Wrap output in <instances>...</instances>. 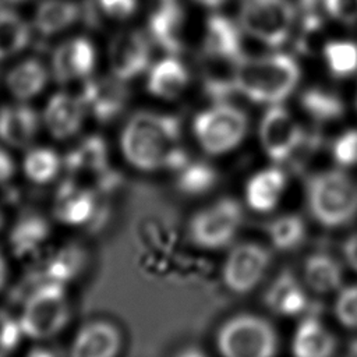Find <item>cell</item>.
<instances>
[{"label":"cell","instance_id":"obj_36","mask_svg":"<svg viewBox=\"0 0 357 357\" xmlns=\"http://www.w3.org/2000/svg\"><path fill=\"white\" fill-rule=\"evenodd\" d=\"M333 312L344 328L357 329V284L340 287L335 300Z\"/></svg>","mask_w":357,"mask_h":357},{"label":"cell","instance_id":"obj_27","mask_svg":"<svg viewBox=\"0 0 357 357\" xmlns=\"http://www.w3.org/2000/svg\"><path fill=\"white\" fill-rule=\"evenodd\" d=\"M47 81V70L38 59H28L17 64L6 77L8 91L18 99L38 95Z\"/></svg>","mask_w":357,"mask_h":357},{"label":"cell","instance_id":"obj_47","mask_svg":"<svg viewBox=\"0 0 357 357\" xmlns=\"http://www.w3.org/2000/svg\"><path fill=\"white\" fill-rule=\"evenodd\" d=\"M3 223H4V216H3V211L0 209V229L3 227Z\"/></svg>","mask_w":357,"mask_h":357},{"label":"cell","instance_id":"obj_5","mask_svg":"<svg viewBox=\"0 0 357 357\" xmlns=\"http://www.w3.org/2000/svg\"><path fill=\"white\" fill-rule=\"evenodd\" d=\"M216 344L222 357H275L278 335L266 319L243 314L222 325Z\"/></svg>","mask_w":357,"mask_h":357},{"label":"cell","instance_id":"obj_14","mask_svg":"<svg viewBox=\"0 0 357 357\" xmlns=\"http://www.w3.org/2000/svg\"><path fill=\"white\" fill-rule=\"evenodd\" d=\"M96 52L92 42L77 36L63 42L52 56L53 77L59 82H70L91 75L95 68Z\"/></svg>","mask_w":357,"mask_h":357},{"label":"cell","instance_id":"obj_15","mask_svg":"<svg viewBox=\"0 0 357 357\" xmlns=\"http://www.w3.org/2000/svg\"><path fill=\"white\" fill-rule=\"evenodd\" d=\"M86 113L81 98L59 92L49 99L43 112V123L54 139H67L79 131Z\"/></svg>","mask_w":357,"mask_h":357},{"label":"cell","instance_id":"obj_35","mask_svg":"<svg viewBox=\"0 0 357 357\" xmlns=\"http://www.w3.org/2000/svg\"><path fill=\"white\" fill-rule=\"evenodd\" d=\"M78 271V255L73 251H61L50 259L43 268V282H57L66 284L67 279L73 278Z\"/></svg>","mask_w":357,"mask_h":357},{"label":"cell","instance_id":"obj_28","mask_svg":"<svg viewBox=\"0 0 357 357\" xmlns=\"http://www.w3.org/2000/svg\"><path fill=\"white\" fill-rule=\"evenodd\" d=\"M49 223L40 216L31 215L17 222L10 234V243L18 257L35 254L49 238Z\"/></svg>","mask_w":357,"mask_h":357},{"label":"cell","instance_id":"obj_23","mask_svg":"<svg viewBox=\"0 0 357 357\" xmlns=\"http://www.w3.org/2000/svg\"><path fill=\"white\" fill-rule=\"evenodd\" d=\"M304 282L318 294L339 290L343 282L342 265L329 254H311L304 262Z\"/></svg>","mask_w":357,"mask_h":357},{"label":"cell","instance_id":"obj_20","mask_svg":"<svg viewBox=\"0 0 357 357\" xmlns=\"http://www.w3.org/2000/svg\"><path fill=\"white\" fill-rule=\"evenodd\" d=\"M202 53L204 57L240 61L244 56L236 25L222 15H212L206 22Z\"/></svg>","mask_w":357,"mask_h":357},{"label":"cell","instance_id":"obj_16","mask_svg":"<svg viewBox=\"0 0 357 357\" xmlns=\"http://www.w3.org/2000/svg\"><path fill=\"white\" fill-rule=\"evenodd\" d=\"M96 209V197L93 188L77 181L63 185L54 199V218L68 226L88 223Z\"/></svg>","mask_w":357,"mask_h":357},{"label":"cell","instance_id":"obj_26","mask_svg":"<svg viewBox=\"0 0 357 357\" xmlns=\"http://www.w3.org/2000/svg\"><path fill=\"white\" fill-rule=\"evenodd\" d=\"M188 82L185 67L173 57L160 60L153 66L148 77V89L155 96L173 99L178 96Z\"/></svg>","mask_w":357,"mask_h":357},{"label":"cell","instance_id":"obj_19","mask_svg":"<svg viewBox=\"0 0 357 357\" xmlns=\"http://www.w3.org/2000/svg\"><path fill=\"white\" fill-rule=\"evenodd\" d=\"M286 184V173L279 167L273 166L257 172L245 185L247 205L255 212L273 211L284 192Z\"/></svg>","mask_w":357,"mask_h":357},{"label":"cell","instance_id":"obj_9","mask_svg":"<svg viewBox=\"0 0 357 357\" xmlns=\"http://www.w3.org/2000/svg\"><path fill=\"white\" fill-rule=\"evenodd\" d=\"M269 264L271 254L265 247L255 243H241L230 250L223 264V283L230 291L245 294L264 279Z\"/></svg>","mask_w":357,"mask_h":357},{"label":"cell","instance_id":"obj_30","mask_svg":"<svg viewBox=\"0 0 357 357\" xmlns=\"http://www.w3.org/2000/svg\"><path fill=\"white\" fill-rule=\"evenodd\" d=\"M31 40L26 22L11 8L0 7V60L21 52Z\"/></svg>","mask_w":357,"mask_h":357},{"label":"cell","instance_id":"obj_7","mask_svg":"<svg viewBox=\"0 0 357 357\" xmlns=\"http://www.w3.org/2000/svg\"><path fill=\"white\" fill-rule=\"evenodd\" d=\"M241 223V205L233 198H222L192 216L188 233L195 245L219 250L233 241Z\"/></svg>","mask_w":357,"mask_h":357},{"label":"cell","instance_id":"obj_37","mask_svg":"<svg viewBox=\"0 0 357 357\" xmlns=\"http://www.w3.org/2000/svg\"><path fill=\"white\" fill-rule=\"evenodd\" d=\"M22 336L18 319L0 308V357H10L20 346Z\"/></svg>","mask_w":357,"mask_h":357},{"label":"cell","instance_id":"obj_8","mask_svg":"<svg viewBox=\"0 0 357 357\" xmlns=\"http://www.w3.org/2000/svg\"><path fill=\"white\" fill-rule=\"evenodd\" d=\"M293 20L289 0H243L240 10L244 31L269 46H279L287 39Z\"/></svg>","mask_w":357,"mask_h":357},{"label":"cell","instance_id":"obj_13","mask_svg":"<svg viewBox=\"0 0 357 357\" xmlns=\"http://www.w3.org/2000/svg\"><path fill=\"white\" fill-rule=\"evenodd\" d=\"M121 346L120 329L110 321L95 319L77 331L68 357H117Z\"/></svg>","mask_w":357,"mask_h":357},{"label":"cell","instance_id":"obj_43","mask_svg":"<svg viewBox=\"0 0 357 357\" xmlns=\"http://www.w3.org/2000/svg\"><path fill=\"white\" fill-rule=\"evenodd\" d=\"M7 279H8V262L3 250L0 248V290H3Z\"/></svg>","mask_w":357,"mask_h":357},{"label":"cell","instance_id":"obj_18","mask_svg":"<svg viewBox=\"0 0 357 357\" xmlns=\"http://www.w3.org/2000/svg\"><path fill=\"white\" fill-rule=\"evenodd\" d=\"M39 131V117L26 105L0 107V141L13 148H25Z\"/></svg>","mask_w":357,"mask_h":357},{"label":"cell","instance_id":"obj_11","mask_svg":"<svg viewBox=\"0 0 357 357\" xmlns=\"http://www.w3.org/2000/svg\"><path fill=\"white\" fill-rule=\"evenodd\" d=\"M79 98L96 121L107 124L124 112L130 99V89L123 79L114 75L91 78L85 82Z\"/></svg>","mask_w":357,"mask_h":357},{"label":"cell","instance_id":"obj_17","mask_svg":"<svg viewBox=\"0 0 357 357\" xmlns=\"http://www.w3.org/2000/svg\"><path fill=\"white\" fill-rule=\"evenodd\" d=\"M183 20L177 0H159L148 22L151 38L167 53L177 54L183 49Z\"/></svg>","mask_w":357,"mask_h":357},{"label":"cell","instance_id":"obj_12","mask_svg":"<svg viewBox=\"0 0 357 357\" xmlns=\"http://www.w3.org/2000/svg\"><path fill=\"white\" fill-rule=\"evenodd\" d=\"M107 56L112 74L123 81H128L144 73L149 64L148 39L135 29L121 31L113 36Z\"/></svg>","mask_w":357,"mask_h":357},{"label":"cell","instance_id":"obj_10","mask_svg":"<svg viewBox=\"0 0 357 357\" xmlns=\"http://www.w3.org/2000/svg\"><path fill=\"white\" fill-rule=\"evenodd\" d=\"M304 139V131L286 109L272 106L265 112L259 126V141L271 160L282 163L293 158Z\"/></svg>","mask_w":357,"mask_h":357},{"label":"cell","instance_id":"obj_6","mask_svg":"<svg viewBox=\"0 0 357 357\" xmlns=\"http://www.w3.org/2000/svg\"><path fill=\"white\" fill-rule=\"evenodd\" d=\"M247 126L244 112L227 103H218L195 117L194 134L206 153L222 155L243 141Z\"/></svg>","mask_w":357,"mask_h":357},{"label":"cell","instance_id":"obj_31","mask_svg":"<svg viewBox=\"0 0 357 357\" xmlns=\"http://www.w3.org/2000/svg\"><path fill=\"white\" fill-rule=\"evenodd\" d=\"M176 185L188 195H201L211 191L218 183L216 170L205 162H187L177 170Z\"/></svg>","mask_w":357,"mask_h":357},{"label":"cell","instance_id":"obj_46","mask_svg":"<svg viewBox=\"0 0 357 357\" xmlns=\"http://www.w3.org/2000/svg\"><path fill=\"white\" fill-rule=\"evenodd\" d=\"M194 1H197V3L201 4V6L215 8V7H219V6H222L223 3H226L227 0H194Z\"/></svg>","mask_w":357,"mask_h":357},{"label":"cell","instance_id":"obj_33","mask_svg":"<svg viewBox=\"0 0 357 357\" xmlns=\"http://www.w3.org/2000/svg\"><path fill=\"white\" fill-rule=\"evenodd\" d=\"M301 106L315 121L321 123L337 120L344 112V106L337 95L318 88L303 93Z\"/></svg>","mask_w":357,"mask_h":357},{"label":"cell","instance_id":"obj_34","mask_svg":"<svg viewBox=\"0 0 357 357\" xmlns=\"http://www.w3.org/2000/svg\"><path fill=\"white\" fill-rule=\"evenodd\" d=\"M329 70L336 77L357 71V45L353 42H329L324 49Z\"/></svg>","mask_w":357,"mask_h":357},{"label":"cell","instance_id":"obj_38","mask_svg":"<svg viewBox=\"0 0 357 357\" xmlns=\"http://www.w3.org/2000/svg\"><path fill=\"white\" fill-rule=\"evenodd\" d=\"M332 158L340 167L357 166V130L343 132L332 145Z\"/></svg>","mask_w":357,"mask_h":357},{"label":"cell","instance_id":"obj_42","mask_svg":"<svg viewBox=\"0 0 357 357\" xmlns=\"http://www.w3.org/2000/svg\"><path fill=\"white\" fill-rule=\"evenodd\" d=\"M343 257L347 265L357 272V233L351 234L343 244Z\"/></svg>","mask_w":357,"mask_h":357},{"label":"cell","instance_id":"obj_40","mask_svg":"<svg viewBox=\"0 0 357 357\" xmlns=\"http://www.w3.org/2000/svg\"><path fill=\"white\" fill-rule=\"evenodd\" d=\"M99 8L113 20H126L137 10V0H98Z\"/></svg>","mask_w":357,"mask_h":357},{"label":"cell","instance_id":"obj_39","mask_svg":"<svg viewBox=\"0 0 357 357\" xmlns=\"http://www.w3.org/2000/svg\"><path fill=\"white\" fill-rule=\"evenodd\" d=\"M326 11L336 20L351 24L357 21V0H322Z\"/></svg>","mask_w":357,"mask_h":357},{"label":"cell","instance_id":"obj_21","mask_svg":"<svg viewBox=\"0 0 357 357\" xmlns=\"http://www.w3.org/2000/svg\"><path fill=\"white\" fill-rule=\"evenodd\" d=\"M336 339L315 317L304 318L296 328L291 340L294 357H332Z\"/></svg>","mask_w":357,"mask_h":357},{"label":"cell","instance_id":"obj_22","mask_svg":"<svg viewBox=\"0 0 357 357\" xmlns=\"http://www.w3.org/2000/svg\"><path fill=\"white\" fill-rule=\"evenodd\" d=\"M265 304L275 314L300 315L307 310L308 297L304 287L289 272L280 273L265 293Z\"/></svg>","mask_w":357,"mask_h":357},{"label":"cell","instance_id":"obj_2","mask_svg":"<svg viewBox=\"0 0 357 357\" xmlns=\"http://www.w3.org/2000/svg\"><path fill=\"white\" fill-rule=\"evenodd\" d=\"M298 78L300 68L287 54L243 57L234 71L237 91L261 103L280 102L293 91Z\"/></svg>","mask_w":357,"mask_h":357},{"label":"cell","instance_id":"obj_25","mask_svg":"<svg viewBox=\"0 0 357 357\" xmlns=\"http://www.w3.org/2000/svg\"><path fill=\"white\" fill-rule=\"evenodd\" d=\"M82 17V6L70 0H42L35 13V26L43 35L57 33Z\"/></svg>","mask_w":357,"mask_h":357},{"label":"cell","instance_id":"obj_45","mask_svg":"<svg viewBox=\"0 0 357 357\" xmlns=\"http://www.w3.org/2000/svg\"><path fill=\"white\" fill-rule=\"evenodd\" d=\"M176 357H206V354L197 347H188V349H184L183 351H180Z\"/></svg>","mask_w":357,"mask_h":357},{"label":"cell","instance_id":"obj_4","mask_svg":"<svg viewBox=\"0 0 357 357\" xmlns=\"http://www.w3.org/2000/svg\"><path fill=\"white\" fill-rule=\"evenodd\" d=\"M70 315L66 284L43 282L25 298L18 322L24 336L32 340H47L67 326Z\"/></svg>","mask_w":357,"mask_h":357},{"label":"cell","instance_id":"obj_29","mask_svg":"<svg viewBox=\"0 0 357 357\" xmlns=\"http://www.w3.org/2000/svg\"><path fill=\"white\" fill-rule=\"evenodd\" d=\"M63 169V159L59 153L46 146H38L26 152L22 170L25 177L39 185L49 184L59 176Z\"/></svg>","mask_w":357,"mask_h":357},{"label":"cell","instance_id":"obj_32","mask_svg":"<svg viewBox=\"0 0 357 357\" xmlns=\"http://www.w3.org/2000/svg\"><path fill=\"white\" fill-rule=\"evenodd\" d=\"M266 233L276 250L290 251L304 241L305 223L297 215H282L268 223Z\"/></svg>","mask_w":357,"mask_h":357},{"label":"cell","instance_id":"obj_41","mask_svg":"<svg viewBox=\"0 0 357 357\" xmlns=\"http://www.w3.org/2000/svg\"><path fill=\"white\" fill-rule=\"evenodd\" d=\"M15 173V163L11 155L0 148V184H4L13 178Z\"/></svg>","mask_w":357,"mask_h":357},{"label":"cell","instance_id":"obj_3","mask_svg":"<svg viewBox=\"0 0 357 357\" xmlns=\"http://www.w3.org/2000/svg\"><path fill=\"white\" fill-rule=\"evenodd\" d=\"M311 216L324 227H342L357 216V181L339 169L322 170L305 183Z\"/></svg>","mask_w":357,"mask_h":357},{"label":"cell","instance_id":"obj_24","mask_svg":"<svg viewBox=\"0 0 357 357\" xmlns=\"http://www.w3.org/2000/svg\"><path fill=\"white\" fill-rule=\"evenodd\" d=\"M63 160V166L74 177L79 174L98 176L107 165V148L100 137H88L82 139Z\"/></svg>","mask_w":357,"mask_h":357},{"label":"cell","instance_id":"obj_1","mask_svg":"<svg viewBox=\"0 0 357 357\" xmlns=\"http://www.w3.org/2000/svg\"><path fill=\"white\" fill-rule=\"evenodd\" d=\"M120 149L127 163L141 172H177L188 162L185 151L180 146L178 119L169 114H132L120 134Z\"/></svg>","mask_w":357,"mask_h":357},{"label":"cell","instance_id":"obj_44","mask_svg":"<svg viewBox=\"0 0 357 357\" xmlns=\"http://www.w3.org/2000/svg\"><path fill=\"white\" fill-rule=\"evenodd\" d=\"M25 357H56V354L45 347H33L26 353Z\"/></svg>","mask_w":357,"mask_h":357}]
</instances>
